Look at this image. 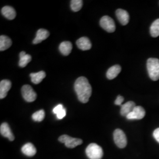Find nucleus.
Listing matches in <instances>:
<instances>
[{"label": "nucleus", "instance_id": "nucleus-1", "mask_svg": "<svg viewBox=\"0 0 159 159\" xmlns=\"http://www.w3.org/2000/svg\"><path fill=\"white\" fill-rule=\"evenodd\" d=\"M74 90L80 102L86 103L89 100L92 93V88L89 80L85 77H80L74 83Z\"/></svg>", "mask_w": 159, "mask_h": 159}, {"label": "nucleus", "instance_id": "nucleus-2", "mask_svg": "<svg viewBox=\"0 0 159 159\" xmlns=\"http://www.w3.org/2000/svg\"><path fill=\"white\" fill-rule=\"evenodd\" d=\"M148 74L153 81L159 79V60L156 58H150L147 61Z\"/></svg>", "mask_w": 159, "mask_h": 159}, {"label": "nucleus", "instance_id": "nucleus-3", "mask_svg": "<svg viewBox=\"0 0 159 159\" xmlns=\"http://www.w3.org/2000/svg\"><path fill=\"white\" fill-rule=\"evenodd\" d=\"M85 153L90 159H101L103 156L102 148L96 143L90 144L86 148Z\"/></svg>", "mask_w": 159, "mask_h": 159}, {"label": "nucleus", "instance_id": "nucleus-4", "mask_svg": "<svg viewBox=\"0 0 159 159\" xmlns=\"http://www.w3.org/2000/svg\"><path fill=\"white\" fill-rule=\"evenodd\" d=\"M58 140L60 142L64 143L67 148H73L83 143V140L81 139L73 138L66 134H64L60 137L58 138Z\"/></svg>", "mask_w": 159, "mask_h": 159}, {"label": "nucleus", "instance_id": "nucleus-5", "mask_svg": "<svg viewBox=\"0 0 159 159\" xmlns=\"http://www.w3.org/2000/svg\"><path fill=\"white\" fill-rule=\"evenodd\" d=\"M114 141L118 148H123L127 146V137L125 133L121 129H116L114 131Z\"/></svg>", "mask_w": 159, "mask_h": 159}, {"label": "nucleus", "instance_id": "nucleus-6", "mask_svg": "<svg viewBox=\"0 0 159 159\" xmlns=\"http://www.w3.org/2000/svg\"><path fill=\"white\" fill-rule=\"evenodd\" d=\"M21 93L24 99L27 102H33L37 98L36 93L30 85H23Z\"/></svg>", "mask_w": 159, "mask_h": 159}, {"label": "nucleus", "instance_id": "nucleus-7", "mask_svg": "<svg viewBox=\"0 0 159 159\" xmlns=\"http://www.w3.org/2000/svg\"><path fill=\"white\" fill-rule=\"evenodd\" d=\"M100 26L108 33H113L116 30V25L113 20L108 16H105L101 18Z\"/></svg>", "mask_w": 159, "mask_h": 159}, {"label": "nucleus", "instance_id": "nucleus-8", "mask_svg": "<svg viewBox=\"0 0 159 159\" xmlns=\"http://www.w3.org/2000/svg\"><path fill=\"white\" fill-rule=\"evenodd\" d=\"M145 114V110L142 106H136L133 111L129 114L126 117L129 120H140L144 118Z\"/></svg>", "mask_w": 159, "mask_h": 159}, {"label": "nucleus", "instance_id": "nucleus-9", "mask_svg": "<svg viewBox=\"0 0 159 159\" xmlns=\"http://www.w3.org/2000/svg\"><path fill=\"white\" fill-rule=\"evenodd\" d=\"M11 87V83L8 80H3L0 82V98H4Z\"/></svg>", "mask_w": 159, "mask_h": 159}, {"label": "nucleus", "instance_id": "nucleus-10", "mask_svg": "<svg viewBox=\"0 0 159 159\" xmlns=\"http://www.w3.org/2000/svg\"><path fill=\"white\" fill-rule=\"evenodd\" d=\"M0 133L2 136L8 138L10 141H13L14 140V136L8 123H3L1 124L0 127Z\"/></svg>", "mask_w": 159, "mask_h": 159}, {"label": "nucleus", "instance_id": "nucleus-11", "mask_svg": "<svg viewBox=\"0 0 159 159\" xmlns=\"http://www.w3.org/2000/svg\"><path fill=\"white\" fill-rule=\"evenodd\" d=\"M116 14L120 23L123 25H127L129 22L130 16L129 13L125 10H124L123 9H118L116 11Z\"/></svg>", "mask_w": 159, "mask_h": 159}, {"label": "nucleus", "instance_id": "nucleus-12", "mask_svg": "<svg viewBox=\"0 0 159 159\" xmlns=\"http://www.w3.org/2000/svg\"><path fill=\"white\" fill-rule=\"evenodd\" d=\"M50 35V33L45 29H39L36 34V37L34 39L33 43L34 44H37L42 42L43 40L47 39Z\"/></svg>", "mask_w": 159, "mask_h": 159}, {"label": "nucleus", "instance_id": "nucleus-13", "mask_svg": "<svg viewBox=\"0 0 159 159\" xmlns=\"http://www.w3.org/2000/svg\"><path fill=\"white\" fill-rule=\"evenodd\" d=\"M78 48L81 50H89L91 48V43L89 38L83 37L79 39L76 42Z\"/></svg>", "mask_w": 159, "mask_h": 159}, {"label": "nucleus", "instance_id": "nucleus-14", "mask_svg": "<svg viewBox=\"0 0 159 159\" xmlns=\"http://www.w3.org/2000/svg\"><path fill=\"white\" fill-rule=\"evenodd\" d=\"M136 107V104L132 101H130L125 102V104H123L121 107L120 114L123 116H127L131 112H132L134 108Z\"/></svg>", "mask_w": 159, "mask_h": 159}, {"label": "nucleus", "instance_id": "nucleus-15", "mask_svg": "<svg viewBox=\"0 0 159 159\" xmlns=\"http://www.w3.org/2000/svg\"><path fill=\"white\" fill-rule=\"evenodd\" d=\"M2 14L8 20H13L16 17V10L10 6H5L1 9Z\"/></svg>", "mask_w": 159, "mask_h": 159}, {"label": "nucleus", "instance_id": "nucleus-16", "mask_svg": "<svg viewBox=\"0 0 159 159\" xmlns=\"http://www.w3.org/2000/svg\"><path fill=\"white\" fill-rule=\"evenodd\" d=\"M21 151L23 154L29 157L33 156L37 153L36 148L31 143H28L24 144L23 148H21Z\"/></svg>", "mask_w": 159, "mask_h": 159}, {"label": "nucleus", "instance_id": "nucleus-17", "mask_svg": "<svg viewBox=\"0 0 159 159\" xmlns=\"http://www.w3.org/2000/svg\"><path fill=\"white\" fill-rule=\"evenodd\" d=\"M73 46L71 42L70 41H64L62 42L59 46V50L61 53L64 56H68L72 50Z\"/></svg>", "mask_w": 159, "mask_h": 159}, {"label": "nucleus", "instance_id": "nucleus-18", "mask_svg": "<svg viewBox=\"0 0 159 159\" xmlns=\"http://www.w3.org/2000/svg\"><path fill=\"white\" fill-rule=\"evenodd\" d=\"M121 71V67L119 65H115L109 68L107 72V77L109 80H113L116 78Z\"/></svg>", "mask_w": 159, "mask_h": 159}, {"label": "nucleus", "instance_id": "nucleus-19", "mask_svg": "<svg viewBox=\"0 0 159 159\" xmlns=\"http://www.w3.org/2000/svg\"><path fill=\"white\" fill-rule=\"evenodd\" d=\"M12 45V41L6 35L0 36V51H2L9 48Z\"/></svg>", "mask_w": 159, "mask_h": 159}, {"label": "nucleus", "instance_id": "nucleus-20", "mask_svg": "<svg viewBox=\"0 0 159 159\" xmlns=\"http://www.w3.org/2000/svg\"><path fill=\"white\" fill-rule=\"evenodd\" d=\"M31 61V56L30 55L27 54L24 51H21L20 53V61L18 64L20 67H25Z\"/></svg>", "mask_w": 159, "mask_h": 159}, {"label": "nucleus", "instance_id": "nucleus-21", "mask_svg": "<svg viewBox=\"0 0 159 159\" xmlns=\"http://www.w3.org/2000/svg\"><path fill=\"white\" fill-rule=\"evenodd\" d=\"M46 73L43 71H41L35 73H31L30 77L31 81L35 84H38L40 83L42 80L46 77Z\"/></svg>", "mask_w": 159, "mask_h": 159}, {"label": "nucleus", "instance_id": "nucleus-22", "mask_svg": "<svg viewBox=\"0 0 159 159\" xmlns=\"http://www.w3.org/2000/svg\"><path fill=\"white\" fill-rule=\"evenodd\" d=\"M150 34L153 37L159 36V18L155 20L150 27Z\"/></svg>", "mask_w": 159, "mask_h": 159}, {"label": "nucleus", "instance_id": "nucleus-23", "mask_svg": "<svg viewBox=\"0 0 159 159\" xmlns=\"http://www.w3.org/2000/svg\"><path fill=\"white\" fill-rule=\"evenodd\" d=\"M83 4V2L81 0H72L71 1L70 7L71 10L74 12L80 11Z\"/></svg>", "mask_w": 159, "mask_h": 159}, {"label": "nucleus", "instance_id": "nucleus-24", "mask_svg": "<svg viewBox=\"0 0 159 159\" xmlns=\"http://www.w3.org/2000/svg\"><path fill=\"white\" fill-rule=\"evenodd\" d=\"M45 117V112L43 110L36 111L32 116V119L35 121H42Z\"/></svg>", "mask_w": 159, "mask_h": 159}, {"label": "nucleus", "instance_id": "nucleus-25", "mask_svg": "<svg viewBox=\"0 0 159 159\" xmlns=\"http://www.w3.org/2000/svg\"><path fill=\"white\" fill-rule=\"evenodd\" d=\"M123 101H124L123 97L121 96H118L117 98H116V101H115V102H114V104L116 105L121 106H122V102H123Z\"/></svg>", "mask_w": 159, "mask_h": 159}, {"label": "nucleus", "instance_id": "nucleus-26", "mask_svg": "<svg viewBox=\"0 0 159 159\" xmlns=\"http://www.w3.org/2000/svg\"><path fill=\"white\" fill-rule=\"evenodd\" d=\"M57 115V118L58 119H63L66 115V109L64 108L62 110H61L58 113L56 114Z\"/></svg>", "mask_w": 159, "mask_h": 159}, {"label": "nucleus", "instance_id": "nucleus-27", "mask_svg": "<svg viewBox=\"0 0 159 159\" xmlns=\"http://www.w3.org/2000/svg\"><path fill=\"white\" fill-rule=\"evenodd\" d=\"M63 108H64V107H63L62 104H58L55 108L53 109V113L56 114H57L61 110H62Z\"/></svg>", "mask_w": 159, "mask_h": 159}, {"label": "nucleus", "instance_id": "nucleus-28", "mask_svg": "<svg viewBox=\"0 0 159 159\" xmlns=\"http://www.w3.org/2000/svg\"><path fill=\"white\" fill-rule=\"evenodd\" d=\"M154 138L156 139V140L159 143V128L156 129L153 132Z\"/></svg>", "mask_w": 159, "mask_h": 159}]
</instances>
